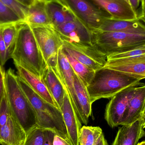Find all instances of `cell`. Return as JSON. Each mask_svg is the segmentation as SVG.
<instances>
[{
	"instance_id": "obj_1",
	"label": "cell",
	"mask_w": 145,
	"mask_h": 145,
	"mask_svg": "<svg viewBox=\"0 0 145 145\" xmlns=\"http://www.w3.org/2000/svg\"><path fill=\"white\" fill-rule=\"evenodd\" d=\"M11 58L42 79L47 65L32 29L25 22L18 25V34Z\"/></svg>"
},
{
	"instance_id": "obj_2",
	"label": "cell",
	"mask_w": 145,
	"mask_h": 145,
	"mask_svg": "<svg viewBox=\"0 0 145 145\" xmlns=\"http://www.w3.org/2000/svg\"><path fill=\"white\" fill-rule=\"evenodd\" d=\"M142 78L108 68L96 71L87 89L92 104L101 99H111L128 88L141 86Z\"/></svg>"
},
{
	"instance_id": "obj_3",
	"label": "cell",
	"mask_w": 145,
	"mask_h": 145,
	"mask_svg": "<svg viewBox=\"0 0 145 145\" xmlns=\"http://www.w3.org/2000/svg\"><path fill=\"white\" fill-rule=\"evenodd\" d=\"M5 84L11 113L27 133L37 126L35 112L18 80V76L11 68L5 72Z\"/></svg>"
},
{
	"instance_id": "obj_4",
	"label": "cell",
	"mask_w": 145,
	"mask_h": 145,
	"mask_svg": "<svg viewBox=\"0 0 145 145\" xmlns=\"http://www.w3.org/2000/svg\"><path fill=\"white\" fill-rule=\"evenodd\" d=\"M17 76L19 84L35 112L37 126L52 130L56 134L69 140L60 109L42 99L22 78Z\"/></svg>"
},
{
	"instance_id": "obj_5",
	"label": "cell",
	"mask_w": 145,
	"mask_h": 145,
	"mask_svg": "<svg viewBox=\"0 0 145 145\" xmlns=\"http://www.w3.org/2000/svg\"><path fill=\"white\" fill-rule=\"evenodd\" d=\"M92 43L106 56L127 52L145 44V35L123 32L92 31Z\"/></svg>"
},
{
	"instance_id": "obj_6",
	"label": "cell",
	"mask_w": 145,
	"mask_h": 145,
	"mask_svg": "<svg viewBox=\"0 0 145 145\" xmlns=\"http://www.w3.org/2000/svg\"><path fill=\"white\" fill-rule=\"evenodd\" d=\"M76 18L91 31L99 30L103 22L112 18L108 12L95 5L89 0H61Z\"/></svg>"
},
{
	"instance_id": "obj_7",
	"label": "cell",
	"mask_w": 145,
	"mask_h": 145,
	"mask_svg": "<svg viewBox=\"0 0 145 145\" xmlns=\"http://www.w3.org/2000/svg\"><path fill=\"white\" fill-rule=\"evenodd\" d=\"M31 27L47 65L57 67L59 51L63 45L58 32L52 26Z\"/></svg>"
},
{
	"instance_id": "obj_8",
	"label": "cell",
	"mask_w": 145,
	"mask_h": 145,
	"mask_svg": "<svg viewBox=\"0 0 145 145\" xmlns=\"http://www.w3.org/2000/svg\"><path fill=\"white\" fill-rule=\"evenodd\" d=\"M63 48L71 56L95 71L104 68L107 56L93 45L63 40Z\"/></svg>"
},
{
	"instance_id": "obj_9",
	"label": "cell",
	"mask_w": 145,
	"mask_h": 145,
	"mask_svg": "<svg viewBox=\"0 0 145 145\" xmlns=\"http://www.w3.org/2000/svg\"><path fill=\"white\" fill-rule=\"evenodd\" d=\"M138 87H130L116 94L111 99L106 107L105 118L111 128L122 125L129 101Z\"/></svg>"
},
{
	"instance_id": "obj_10",
	"label": "cell",
	"mask_w": 145,
	"mask_h": 145,
	"mask_svg": "<svg viewBox=\"0 0 145 145\" xmlns=\"http://www.w3.org/2000/svg\"><path fill=\"white\" fill-rule=\"evenodd\" d=\"M54 29L58 32L62 40L93 46L92 31L76 18Z\"/></svg>"
},
{
	"instance_id": "obj_11",
	"label": "cell",
	"mask_w": 145,
	"mask_h": 145,
	"mask_svg": "<svg viewBox=\"0 0 145 145\" xmlns=\"http://www.w3.org/2000/svg\"><path fill=\"white\" fill-rule=\"evenodd\" d=\"M64 87V97L60 110L67 129L69 140L72 145H79V134L82 127V123L73 107L69 94Z\"/></svg>"
},
{
	"instance_id": "obj_12",
	"label": "cell",
	"mask_w": 145,
	"mask_h": 145,
	"mask_svg": "<svg viewBox=\"0 0 145 145\" xmlns=\"http://www.w3.org/2000/svg\"><path fill=\"white\" fill-rule=\"evenodd\" d=\"M108 12L112 18L122 20L139 19L138 14L125 0H89Z\"/></svg>"
},
{
	"instance_id": "obj_13",
	"label": "cell",
	"mask_w": 145,
	"mask_h": 145,
	"mask_svg": "<svg viewBox=\"0 0 145 145\" xmlns=\"http://www.w3.org/2000/svg\"><path fill=\"white\" fill-rule=\"evenodd\" d=\"M104 68L115 70L145 78V55L107 60Z\"/></svg>"
},
{
	"instance_id": "obj_14",
	"label": "cell",
	"mask_w": 145,
	"mask_h": 145,
	"mask_svg": "<svg viewBox=\"0 0 145 145\" xmlns=\"http://www.w3.org/2000/svg\"><path fill=\"white\" fill-rule=\"evenodd\" d=\"M74 86L76 98V113L82 123L87 125L92 115V105L87 86L75 73Z\"/></svg>"
},
{
	"instance_id": "obj_15",
	"label": "cell",
	"mask_w": 145,
	"mask_h": 145,
	"mask_svg": "<svg viewBox=\"0 0 145 145\" xmlns=\"http://www.w3.org/2000/svg\"><path fill=\"white\" fill-rule=\"evenodd\" d=\"M26 133L11 113L6 124L0 129V144L24 145Z\"/></svg>"
},
{
	"instance_id": "obj_16",
	"label": "cell",
	"mask_w": 145,
	"mask_h": 145,
	"mask_svg": "<svg viewBox=\"0 0 145 145\" xmlns=\"http://www.w3.org/2000/svg\"><path fill=\"white\" fill-rule=\"evenodd\" d=\"M144 135L141 118L130 125L122 126L111 145H137Z\"/></svg>"
},
{
	"instance_id": "obj_17",
	"label": "cell",
	"mask_w": 145,
	"mask_h": 145,
	"mask_svg": "<svg viewBox=\"0 0 145 145\" xmlns=\"http://www.w3.org/2000/svg\"><path fill=\"white\" fill-rule=\"evenodd\" d=\"M14 63L17 69L18 76L25 81L42 99L53 105L59 108L58 106L50 93L43 80L17 63Z\"/></svg>"
},
{
	"instance_id": "obj_18",
	"label": "cell",
	"mask_w": 145,
	"mask_h": 145,
	"mask_svg": "<svg viewBox=\"0 0 145 145\" xmlns=\"http://www.w3.org/2000/svg\"><path fill=\"white\" fill-rule=\"evenodd\" d=\"M57 63L59 74L64 86L69 94L73 107L76 111L77 101L74 86L75 72L66 57L63 47L59 51Z\"/></svg>"
},
{
	"instance_id": "obj_19",
	"label": "cell",
	"mask_w": 145,
	"mask_h": 145,
	"mask_svg": "<svg viewBox=\"0 0 145 145\" xmlns=\"http://www.w3.org/2000/svg\"><path fill=\"white\" fill-rule=\"evenodd\" d=\"M42 79L60 109L63 101L65 87L59 74L58 67L53 69L47 65Z\"/></svg>"
},
{
	"instance_id": "obj_20",
	"label": "cell",
	"mask_w": 145,
	"mask_h": 145,
	"mask_svg": "<svg viewBox=\"0 0 145 145\" xmlns=\"http://www.w3.org/2000/svg\"><path fill=\"white\" fill-rule=\"evenodd\" d=\"M98 30L145 35V25L139 19L127 20L110 18L103 22Z\"/></svg>"
},
{
	"instance_id": "obj_21",
	"label": "cell",
	"mask_w": 145,
	"mask_h": 145,
	"mask_svg": "<svg viewBox=\"0 0 145 145\" xmlns=\"http://www.w3.org/2000/svg\"><path fill=\"white\" fill-rule=\"evenodd\" d=\"M46 8L51 26L53 28L71 21L76 18L61 0H47Z\"/></svg>"
},
{
	"instance_id": "obj_22",
	"label": "cell",
	"mask_w": 145,
	"mask_h": 145,
	"mask_svg": "<svg viewBox=\"0 0 145 145\" xmlns=\"http://www.w3.org/2000/svg\"><path fill=\"white\" fill-rule=\"evenodd\" d=\"M145 104V84L138 86L129 103L122 125L132 124L142 117Z\"/></svg>"
},
{
	"instance_id": "obj_23",
	"label": "cell",
	"mask_w": 145,
	"mask_h": 145,
	"mask_svg": "<svg viewBox=\"0 0 145 145\" xmlns=\"http://www.w3.org/2000/svg\"><path fill=\"white\" fill-rule=\"evenodd\" d=\"M47 0H35L28 8L25 22L31 26H51L47 12Z\"/></svg>"
},
{
	"instance_id": "obj_24",
	"label": "cell",
	"mask_w": 145,
	"mask_h": 145,
	"mask_svg": "<svg viewBox=\"0 0 145 145\" xmlns=\"http://www.w3.org/2000/svg\"><path fill=\"white\" fill-rule=\"evenodd\" d=\"M103 135L100 127L83 126L79 132V145H98Z\"/></svg>"
},
{
	"instance_id": "obj_25",
	"label": "cell",
	"mask_w": 145,
	"mask_h": 145,
	"mask_svg": "<svg viewBox=\"0 0 145 145\" xmlns=\"http://www.w3.org/2000/svg\"><path fill=\"white\" fill-rule=\"evenodd\" d=\"M64 52L69 63L74 72L81 78L87 87L93 79L95 71L80 63L78 60L71 56L67 52L65 51Z\"/></svg>"
},
{
	"instance_id": "obj_26",
	"label": "cell",
	"mask_w": 145,
	"mask_h": 145,
	"mask_svg": "<svg viewBox=\"0 0 145 145\" xmlns=\"http://www.w3.org/2000/svg\"><path fill=\"white\" fill-rule=\"evenodd\" d=\"M18 24H11L1 27L3 37L9 58L13 51L18 34Z\"/></svg>"
},
{
	"instance_id": "obj_27",
	"label": "cell",
	"mask_w": 145,
	"mask_h": 145,
	"mask_svg": "<svg viewBox=\"0 0 145 145\" xmlns=\"http://www.w3.org/2000/svg\"><path fill=\"white\" fill-rule=\"evenodd\" d=\"M24 22L12 9L0 1V27L11 24H19Z\"/></svg>"
},
{
	"instance_id": "obj_28",
	"label": "cell",
	"mask_w": 145,
	"mask_h": 145,
	"mask_svg": "<svg viewBox=\"0 0 145 145\" xmlns=\"http://www.w3.org/2000/svg\"><path fill=\"white\" fill-rule=\"evenodd\" d=\"M45 137L46 129L36 126L26 133L24 145H43Z\"/></svg>"
},
{
	"instance_id": "obj_29",
	"label": "cell",
	"mask_w": 145,
	"mask_h": 145,
	"mask_svg": "<svg viewBox=\"0 0 145 145\" xmlns=\"http://www.w3.org/2000/svg\"><path fill=\"white\" fill-rule=\"evenodd\" d=\"M145 55V44L127 52L112 54L107 56V60L133 57Z\"/></svg>"
},
{
	"instance_id": "obj_30",
	"label": "cell",
	"mask_w": 145,
	"mask_h": 145,
	"mask_svg": "<svg viewBox=\"0 0 145 145\" xmlns=\"http://www.w3.org/2000/svg\"><path fill=\"white\" fill-rule=\"evenodd\" d=\"M11 114L5 84V89L0 104V129L6 124Z\"/></svg>"
},
{
	"instance_id": "obj_31",
	"label": "cell",
	"mask_w": 145,
	"mask_h": 145,
	"mask_svg": "<svg viewBox=\"0 0 145 145\" xmlns=\"http://www.w3.org/2000/svg\"><path fill=\"white\" fill-rule=\"evenodd\" d=\"M12 9L25 22L27 15L28 7L23 6L15 0H0Z\"/></svg>"
},
{
	"instance_id": "obj_32",
	"label": "cell",
	"mask_w": 145,
	"mask_h": 145,
	"mask_svg": "<svg viewBox=\"0 0 145 145\" xmlns=\"http://www.w3.org/2000/svg\"><path fill=\"white\" fill-rule=\"evenodd\" d=\"M6 45L3 37L2 28L0 27V64L3 68V66L9 59Z\"/></svg>"
},
{
	"instance_id": "obj_33",
	"label": "cell",
	"mask_w": 145,
	"mask_h": 145,
	"mask_svg": "<svg viewBox=\"0 0 145 145\" xmlns=\"http://www.w3.org/2000/svg\"><path fill=\"white\" fill-rule=\"evenodd\" d=\"M53 145H72V144L69 140L66 139L55 133L54 136Z\"/></svg>"
},
{
	"instance_id": "obj_34",
	"label": "cell",
	"mask_w": 145,
	"mask_h": 145,
	"mask_svg": "<svg viewBox=\"0 0 145 145\" xmlns=\"http://www.w3.org/2000/svg\"><path fill=\"white\" fill-rule=\"evenodd\" d=\"M5 72L4 68L0 65V104L5 89Z\"/></svg>"
},
{
	"instance_id": "obj_35",
	"label": "cell",
	"mask_w": 145,
	"mask_h": 145,
	"mask_svg": "<svg viewBox=\"0 0 145 145\" xmlns=\"http://www.w3.org/2000/svg\"><path fill=\"white\" fill-rule=\"evenodd\" d=\"M55 133L49 129H46L45 141L43 145H53V140Z\"/></svg>"
},
{
	"instance_id": "obj_36",
	"label": "cell",
	"mask_w": 145,
	"mask_h": 145,
	"mask_svg": "<svg viewBox=\"0 0 145 145\" xmlns=\"http://www.w3.org/2000/svg\"><path fill=\"white\" fill-rule=\"evenodd\" d=\"M129 3L133 9L138 13V9L141 0H129Z\"/></svg>"
},
{
	"instance_id": "obj_37",
	"label": "cell",
	"mask_w": 145,
	"mask_h": 145,
	"mask_svg": "<svg viewBox=\"0 0 145 145\" xmlns=\"http://www.w3.org/2000/svg\"><path fill=\"white\" fill-rule=\"evenodd\" d=\"M15 1L23 5V6L28 8L33 4L35 0H15Z\"/></svg>"
},
{
	"instance_id": "obj_38",
	"label": "cell",
	"mask_w": 145,
	"mask_h": 145,
	"mask_svg": "<svg viewBox=\"0 0 145 145\" xmlns=\"http://www.w3.org/2000/svg\"><path fill=\"white\" fill-rule=\"evenodd\" d=\"M98 145H109L108 143H107V140L105 138L104 135H102V138H101V140L99 142Z\"/></svg>"
},
{
	"instance_id": "obj_39",
	"label": "cell",
	"mask_w": 145,
	"mask_h": 145,
	"mask_svg": "<svg viewBox=\"0 0 145 145\" xmlns=\"http://www.w3.org/2000/svg\"><path fill=\"white\" fill-rule=\"evenodd\" d=\"M140 2H141V5L140 13H145V0H141Z\"/></svg>"
},
{
	"instance_id": "obj_40",
	"label": "cell",
	"mask_w": 145,
	"mask_h": 145,
	"mask_svg": "<svg viewBox=\"0 0 145 145\" xmlns=\"http://www.w3.org/2000/svg\"><path fill=\"white\" fill-rule=\"evenodd\" d=\"M141 119L142 120V122H143V126L144 129L145 128V114L142 116Z\"/></svg>"
},
{
	"instance_id": "obj_41",
	"label": "cell",
	"mask_w": 145,
	"mask_h": 145,
	"mask_svg": "<svg viewBox=\"0 0 145 145\" xmlns=\"http://www.w3.org/2000/svg\"><path fill=\"white\" fill-rule=\"evenodd\" d=\"M137 145H145V140H144L140 143H139Z\"/></svg>"
},
{
	"instance_id": "obj_42",
	"label": "cell",
	"mask_w": 145,
	"mask_h": 145,
	"mask_svg": "<svg viewBox=\"0 0 145 145\" xmlns=\"http://www.w3.org/2000/svg\"><path fill=\"white\" fill-rule=\"evenodd\" d=\"M145 104L144 105V109H143V112H142V116L143 115H145Z\"/></svg>"
},
{
	"instance_id": "obj_43",
	"label": "cell",
	"mask_w": 145,
	"mask_h": 145,
	"mask_svg": "<svg viewBox=\"0 0 145 145\" xmlns=\"http://www.w3.org/2000/svg\"><path fill=\"white\" fill-rule=\"evenodd\" d=\"M143 21H144V23L145 24V15L143 17Z\"/></svg>"
},
{
	"instance_id": "obj_44",
	"label": "cell",
	"mask_w": 145,
	"mask_h": 145,
	"mask_svg": "<svg viewBox=\"0 0 145 145\" xmlns=\"http://www.w3.org/2000/svg\"><path fill=\"white\" fill-rule=\"evenodd\" d=\"M125 1H126V2H127L128 3H129V4H130V3H129V0H125Z\"/></svg>"
},
{
	"instance_id": "obj_45",
	"label": "cell",
	"mask_w": 145,
	"mask_h": 145,
	"mask_svg": "<svg viewBox=\"0 0 145 145\" xmlns=\"http://www.w3.org/2000/svg\"><path fill=\"white\" fill-rule=\"evenodd\" d=\"M144 136H145V135H144Z\"/></svg>"
},
{
	"instance_id": "obj_46",
	"label": "cell",
	"mask_w": 145,
	"mask_h": 145,
	"mask_svg": "<svg viewBox=\"0 0 145 145\" xmlns=\"http://www.w3.org/2000/svg\"><path fill=\"white\" fill-rule=\"evenodd\" d=\"M0 65H1V64H0Z\"/></svg>"
}]
</instances>
